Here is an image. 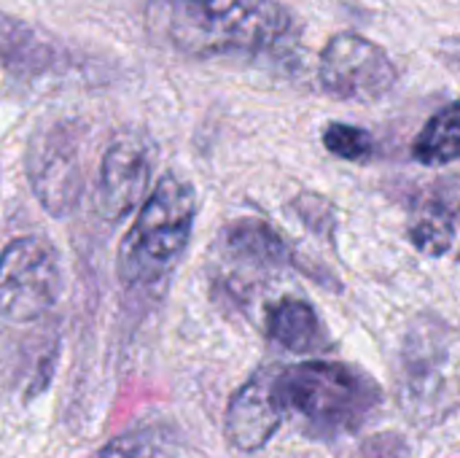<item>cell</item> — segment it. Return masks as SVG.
<instances>
[{
  "mask_svg": "<svg viewBox=\"0 0 460 458\" xmlns=\"http://www.w3.org/2000/svg\"><path fill=\"white\" fill-rule=\"evenodd\" d=\"M148 22L175 51L197 59L251 57L291 30L275 0H154Z\"/></svg>",
  "mask_w": 460,
  "mask_h": 458,
  "instance_id": "1",
  "label": "cell"
},
{
  "mask_svg": "<svg viewBox=\"0 0 460 458\" xmlns=\"http://www.w3.org/2000/svg\"><path fill=\"white\" fill-rule=\"evenodd\" d=\"M197 219V194L189 181L159 178L116 254V275L127 292H148L170 278L181 262Z\"/></svg>",
  "mask_w": 460,
  "mask_h": 458,
  "instance_id": "2",
  "label": "cell"
},
{
  "mask_svg": "<svg viewBox=\"0 0 460 458\" xmlns=\"http://www.w3.org/2000/svg\"><path fill=\"white\" fill-rule=\"evenodd\" d=\"M275 391L286 413H299L326 435H345L369 421L383 402L380 386L345 362H299L275 367Z\"/></svg>",
  "mask_w": 460,
  "mask_h": 458,
  "instance_id": "3",
  "label": "cell"
},
{
  "mask_svg": "<svg viewBox=\"0 0 460 458\" xmlns=\"http://www.w3.org/2000/svg\"><path fill=\"white\" fill-rule=\"evenodd\" d=\"M62 292L57 248L46 238H16L0 254V319L32 324L46 316Z\"/></svg>",
  "mask_w": 460,
  "mask_h": 458,
  "instance_id": "4",
  "label": "cell"
},
{
  "mask_svg": "<svg viewBox=\"0 0 460 458\" xmlns=\"http://www.w3.org/2000/svg\"><path fill=\"white\" fill-rule=\"evenodd\" d=\"M318 78L332 97L375 103L396 86L399 73L383 46L358 32H340L321 51Z\"/></svg>",
  "mask_w": 460,
  "mask_h": 458,
  "instance_id": "5",
  "label": "cell"
},
{
  "mask_svg": "<svg viewBox=\"0 0 460 458\" xmlns=\"http://www.w3.org/2000/svg\"><path fill=\"white\" fill-rule=\"evenodd\" d=\"M27 178L38 202L51 216H67L81 194L78 138L67 124H51L32 135L27 148Z\"/></svg>",
  "mask_w": 460,
  "mask_h": 458,
  "instance_id": "6",
  "label": "cell"
},
{
  "mask_svg": "<svg viewBox=\"0 0 460 458\" xmlns=\"http://www.w3.org/2000/svg\"><path fill=\"white\" fill-rule=\"evenodd\" d=\"M156 148L143 132H119L100 165V211L108 221L129 216L148 194Z\"/></svg>",
  "mask_w": 460,
  "mask_h": 458,
  "instance_id": "7",
  "label": "cell"
},
{
  "mask_svg": "<svg viewBox=\"0 0 460 458\" xmlns=\"http://www.w3.org/2000/svg\"><path fill=\"white\" fill-rule=\"evenodd\" d=\"M283 416L286 408L275 391V367L261 370L229 400L224 416L226 440L245 454L261 451L278 435Z\"/></svg>",
  "mask_w": 460,
  "mask_h": 458,
  "instance_id": "8",
  "label": "cell"
},
{
  "mask_svg": "<svg viewBox=\"0 0 460 458\" xmlns=\"http://www.w3.org/2000/svg\"><path fill=\"white\" fill-rule=\"evenodd\" d=\"M267 337L291 354H318L329 348V335L313 305L305 300H280L267 308Z\"/></svg>",
  "mask_w": 460,
  "mask_h": 458,
  "instance_id": "9",
  "label": "cell"
},
{
  "mask_svg": "<svg viewBox=\"0 0 460 458\" xmlns=\"http://www.w3.org/2000/svg\"><path fill=\"white\" fill-rule=\"evenodd\" d=\"M224 248L245 262L256 265H286L291 259V248L286 240L264 221L256 219H243L224 232Z\"/></svg>",
  "mask_w": 460,
  "mask_h": 458,
  "instance_id": "10",
  "label": "cell"
},
{
  "mask_svg": "<svg viewBox=\"0 0 460 458\" xmlns=\"http://www.w3.org/2000/svg\"><path fill=\"white\" fill-rule=\"evenodd\" d=\"M412 154L423 165H450L460 159V100L437 111L412 143Z\"/></svg>",
  "mask_w": 460,
  "mask_h": 458,
  "instance_id": "11",
  "label": "cell"
},
{
  "mask_svg": "<svg viewBox=\"0 0 460 458\" xmlns=\"http://www.w3.org/2000/svg\"><path fill=\"white\" fill-rule=\"evenodd\" d=\"M453 213L439 205L431 211H423L412 219L410 227V240L418 251L429 254V256H442L450 251L453 238H456V227H453Z\"/></svg>",
  "mask_w": 460,
  "mask_h": 458,
  "instance_id": "12",
  "label": "cell"
},
{
  "mask_svg": "<svg viewBox=\"0 0 460 458\" xmlns=\"http://www.w3.org/2000/svg\"><path fill=\"white\" fill-rule=\"evenodd\" d=\"M323 146L334 157L350 159V162L367 159L375 151V140H372V135L367 130L353 127V124H342V121H332L323 130Z\"/></svg>",
  "mask_w": 460,
  "mask_h": 458,
  "instance_id": "13",
  "label": "cell"
},
{
  "mask_svg": "<svg viewBox=\"0 0 460 458\" xmlns=\"http://www.w3.org/2000/svg\"><path fill=\"white\" fill-rule=\"evenodd\" d=\"M100 458H143V454H140V445H135L132 440H116V443H111L102 454H100Z\"/></svg>",
  "mask_w": 460,
  "mask_h": 458,
  "instance_id": "14",
  "label": "cell"
},
{
  "mask_svg": "<svg viewBox=\"0 0 460 458\" xmlns=\"http://www.w3.org/2000/svg\"><path fill=\"white\" fill-rule=\"evenodd\" d=\"M453 216H458L460 219V181L456 186H450V192H447V197H445V202H442Z\"/></svg>",
  "mask_w": 460,
  "mask_h": 458,
  "instance_id": "15",
  "label": "cell"
}]
</instances>
